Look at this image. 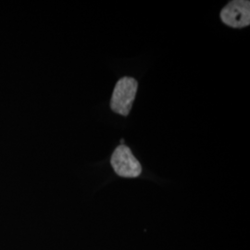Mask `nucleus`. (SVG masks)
<instances>
[{"label": "nucleus", "instance_id": "obj_2", "mask_svg": "<svg viewBox=\"0 0 250 250\" xmlns=\"http://www.w3.org/2000/svg\"><path fill=\"white\" fill-rule=\"evenodd\" d=\"M110 163L117 174L125 178L138 177L142 172V166L133 152L125 146L120 145L113 152Z\"/></svg>", "mask_w": 250, "mask_h": 250}, {"label": "nucleus", "instance_id": "obj_3", "mask_svg": "<svg viewBox=\"0 0 250 250\" xmlns=\"http://www.w3.org/2000/svg\"><path fill=\"white\" fill-rule=\"evenodd\" d=\"M225 25L232 28H244L250 24V2L249 0H232L220 13Z\"/></svg>", "mask_w": 250, "mask_h": 250}, {"label": "nucleus", "instance_id": "obj_4", "mask_svg": "<svg viewBox=\"0 0 250 250\" xmlns=\"http://www.w3.org/2000/svg\"><path fill=\"white\" fill-rule=\"evenodd\" d=\"M121 143H122V144L125 143V140H124V139H122V140H121Z\"/></svg>", "mask_w": 250, "mask_h": 250}, {"label": "nucleus", "instance_id": "obj_1", "mask_svg": "<svg viewBox=\"0 0 250 250\" xmlns=\"http://www.w3.org/2000/svg\"><path fill=\"white\" fill-rule=\"evenodd\" d=\"M138 83L133 77H123L117 82L110 100V108L117 114L128 116L133 107Z\"/></svg>", "mask_w": 250, "mask_h": 250}]
</instances>
